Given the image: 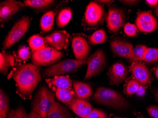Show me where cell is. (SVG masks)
<instances>
[{"label":"cell","instance_id":"obj_18","mask_svg":"<svg viewBox=\"0 0 158 118\" xmlns=\"http://www.w3.org/2000/svg\"><path fill=\"white\" fill-rule=\"evenodd\" d=\"M47 118H73L67 107L55 101L48 115Z\"/></svg>","mask_w":158,"mask_h":118},{"label":"cell","instance_id":"obj_6","mask_svg":"<svg viewBox=\"0 0 158 118\" xmlns=\"http://www.w3.org/2000/svg\"><path fill=\"white\" fill-rule=\"evenodd\" d=\"M64 53L52 47L34 51L31 55L32 63L39 66H48L56 63L63 57Z\"/></svg>","mask_w":158,"mask_h":118},{"label":"cell","instance_id":"obj_42","mask_svg":"<svg viewBox=\"0 0 158 118\" xmlns=\"http://www.w3.org/2000/svg\"><path fill=\"white\" fill-rule=\"evenodd\" d=\"M153 94H154V97L156 101L158 102V90H155L153 91Z\"/></svg>","mask_w":158,"mask_h":118},{"label":"cell","instance_id":"obj_14","mask_svg":"<svg viewBox=\"0 0 158 118\" xmlns=\"http://www.w3.org/2000/svg\"><path fill=\"white\" fill-rule=\"evenodd\" d=\"M131 72L133 77L141 86L146 87L151 81V75L148 67L141 62L133 63L131 66Z\"/></svg>","mask_w":158,"mask_h":118},{"label":"cell","instance_id":"obj_30","mask_svg":"<svg viewBox=\"0 0 158 118\" xmlns=\"http://www.w3.org/2000/svg\"><path fill=\"white\" fill-rule=\"evenodd\" d=\"M158 61V49L146 48L143 54L142 61L149 63H152Z\"/></svg>","mask_w":158,"mask_h":118},{"label":"cell","instance_id":"obj_27","mask_svg":"<svg viewBox=\"0 0 158 118\" xmlns=\"http://www.w3.org/2000/svg\"><path fill=\"white\" fill-rule=\"evenodd\" d=\"M107 39L106 32L103 28L98 29L89 36V40L91 45L104 43Z\"/></svg>","mask_w":158,"mask_h":118},{"label":"cell","instance_id":"obj_10","mask_svg":"<svg viewBox=\"0 0 158 118\" xmlns=\"http://www.w3.org/2000/svg\"><path fill=\"white\" fill-rule=\"evenodd\" d=\"M135 22L141 32L152 33L158 27V21L151 11H139Z\"/></svg>","mask_w":158,"mask_h":118},{"label":"cell","instance_id":"obj_8","mask_svg":"<svg viewBox=\"0 0 158 118\" xmlns=\"http://www.w3.org/2000/svg\"><path fill=\"white\" fill-rule=\"evenodd\" d=\"M103 7L95 2H91L86 7L84 21L89 27L97 26L103 22L105 18Z\"/></svg>","mask_w":158,"mask_h":118},{"label":"cell","instance_id":"obj_5","mask_svg":"<svg viewBox=\"0 0 158 118\" xmlns=\"http://www.w3.org/2000/svg\"><path fill=\"white\" fill-rule=\"evenodd\" d=\"M31 19L29 17H22L13 25L2 43V50L8 49L19 41L30 28Z\"/></svg>","mask_w":158,"mask_h":118},{"label":"cell","instance_id":"obj_20","mask_svg":"<svg viewBox=\"0 0 158 118\" xmlns=\"http://www.w3.org/2000/svg\"><path fill=\"white\" fill-rule=\"evenodd\" d=\"M73 85L75 94L79 98L85 99L93 94L92 87L88 84L80 81H74Z\"/></svg>","mask_w":158,"mask_h":118},{"label":"cell","instance_id":"obj_13","mask_svg":"<svg viewBox=\"0 0 158 118\" xmlns=\"http://www.w3.org/2000/svg\"><path fill=\"white\" fill-rule=\"evenodd\" d=\"M70 34L66 31H56L45 38L48 45L56 49H65L69 46Z\"/></svg>","mask_w":158,"mask_h":118},{"label":"cell","instance_id":"obj_7","mask_svg":"<svg viewBox=\"0 0 158 118\" xmlns=\"http://www.w3.org/2000/svg\"><path fill=\"white\" fill-rule=\"evenodd\" d=\"M87 70L84 80L95 77L103 71L106 65V57L102 49L96 51L87 60Z\"/></svg>","mask_w":158,"mask_h":118},{"label":"cell","instance_id":"obj_25","mask_svg":"<svg viewBox=\"0 0 158 118\" xmlns=\"http://www.w3.org/2000/svg\"><path fill=\"white\" fill-rule=\"evenodd\" d=\"M56 97L64 104H69L75 97V93L71 89H56L55 92Z\"/></svg>","mask_w":158,"mask_h":118},{"label":"cell","instance_id":"obj_29","mask_svg":"<svg viewBox=\"0 0 158 118\" xmlns=\"http://www.w3.org/2000/svg\"><path fill=\"white\" fill-rule=\"evenodd\" d=\"M147 47L144 45H139L134 48L130 56L128 59L129 63H133L142 61L143 55Z\"/></svg>","mask_w":158,"mask_h":118},{"label":"cell","instance_id":"obj_16","mask_svg":"<svg viewBox=\"0 0 158 118\" xmlns=\"http://www.w3.org/2000/svg\"><path fill=\"white\" fill-rule=\"evenodd\" d=\"M69 108L81 118L87 117L92 110L90 103L83 99L75 96L68 104Z\"/></svg>","mask_w":158,"mask_h":118},{"label":"cell","instance_id":"obj_12","mask_svg":"<svg viewBox=\"0 0 158 118\" xmlns=\"http://www.w3.org/2000/svg\"><path fill=\"white\" fill-rule=\"evenodd\" d=\"M128 71L126 65L121 62L113 64L109 70L108 77L111 85H118L127 80L128 77Z\"/></svg>","mask_w":158,"mask_h":118},{"label":"cell","instance_id":"obj_40","mask_svg":"<svg viewBox=\"0 0 158 118\" xmlns=\"http://www.w3.org/2000/svg\"><path fill=\"white\" fill-rule=\"evenodd\" d=\"M27 118H43L40 115L37 114L35 112H31L29 114H28V117Z\"/></svg>","mask_w":158,"mask_h":118},{"label":"cell","instance_id":"obj_32","mask_svg":"<svg viewBox=\"0 0 158 118\" xmlns=\"http://www.w3.org/2000/svg\"><path fill=\"white\" fill-rule=\"evenodd\" d=\"M8 118H27L28 114L23 106H20L16 109H11L9 112Z\"/></svg>","mask_w":158,"mask_h":118},{"label":"cell","instance_id":"obj_38","mask_svg":"<svg viewBox=\"0 0 158 118\" xmlns=\"http://www.w3.org/2000/svg\"><path fill=\"white\" fill-rule=\"evenodd\" d=\"M145 87L143 86H141L140 85V87L138 88V90L137 92H136V94L138 96L140 97H143L145 95Z\"/></svg>","mask_w":158,"mask_h":118},{"label":"cell","instance_id":"obj_2","mask_svg":"<svg viewBox=\"0 0 158 118\" xmlns=\"http://www.w3.org/2000/svg\"><path fill=\"white\" fill-rule=\"evenodd\" d=\"M92 99L98 104L118 110H125L130 106L128 101L122 94L118 91L104 87L97 88Z\"/></svg>","mask_w":158,"mask_h":118},{"label":"cell","instance_id":"obj_26","mask_svg":"<svg viewBox=\"0 0 158 118\" xmlns=\"http://www.w3.org/2000/svg\"><path fill=\"white\" fill-rule=\"evenodd\" d=\"M8 96L2 89L0 91V118H6L10 111Z\"/></svg>","mask_w":158,"mask_h":118},{"label":"cell","instance_id":"obj_36","mask_svg":"<svg viewBox=\"0 0 158 118\" xmlns=\"http://www.w3.org/2000/svg\"><path fill=\"white\" fill-rule=\"evenodd\" d=\"M147 113L151 118H158V106L151 105L147 108Z\"/></svg>","mask_w":158,"mask_h":118},{"label":"cell","instance_id":"obj_31","mask_svg":"<svg viewBox=\"0 0 158 118\" xmlns=\"http://www.w3.org/2000/svg\"><path fill=\"white\" fill-rule=\"evenodd\" d=\"M140 84L135 79L129 80L126 84L125 92L127 96H131L135 93L140 87Z\"/></svg>","mask_w":158,"mask_h":118},{"label":"cell","instance_id":"obj_11","mask_svg":"<svg viewBox=\"0 0 158 118\" xmlns=\"http://www.w3.org/2000/svg\"><path fill=\"white\" fill-rule=\"evenodd\" d=\"M126 19V11L123 9L110 8L106 18L108 29L112 32H118L124 25Z\"/></svg>","mask_w":158,"mask_h":118},{"label":"cell","instance_id":"obj_17","mask_svg":"<svg viewBox=\"0 0 158 118\" xmlns=\"http://www.w3.org/2000/svg\"><path fill=\"white\" fill-rule=\"evenodd\" d=\"M110 47L115 55L127 59L130 56L134 48L131 43L117 39L112 40L110 42Z\"/></svg>","mask_w":158,"mask_h":118},{"label":"cell","instance_id":"obj_46","mask_svg":"<svg viewBox=\"0 0 158 118\" xmlns=\"http://www.w3.org/2000/svg\"><path fill=\"white\" fill-rule=\"evenodd\" d=\"M143 118V117H139V118Z\"/></svg>","mask_w":158,"mask_h":118},{"label":"cell","instance_id":"obj_21","mask_svg":"<svg viewBox=\"0 0 158 118\" xmlns=\"http://www.w3.org/2000/svg\"><path fill=\"white\" fill-rule=\"evenodd\" d=\"M15 63L14 56L8 53L1 52L0 54V71L3 74L8 72L9 69L13 67Z\"/></svg>","mask_w":158,"mask_h":118},{"label":"cell","instance_id":"obj_41","mask_svg":"<svg viewBox=\"0 0 158 118\" xmlns=\"http://www.w3.org/2000/svg\"><path fill=\"white\" fill-rule=\"evenodd\" d=\"M98 2H100V3H102L103 4H106V5H108L110 4V3H111L112 2V1H109V0H102V1H97Z\"/></svg>","mask_w":158,"mask_h":118},{"label":"cell","instance_id":"obj_3","mask_svg":"<svg viewBox=\"0 0 158 118\" xmlns=\"http://www.w3.org/2000/svg\"><path fill=\"white\" fill-rule=\"evenodd\" d=\"M55 93L46 86L40 88L31 104V111L47 118L48 114L55 101Z\"/></svg>","mask_w":158,"mask_h":118},{"label":"cell","instance_id":"obj_9","mask_svg":"<svg viewBox=\"0 0 158 118\" xmlns=\"http://www.w3.org/2000/svg\"><path fill=\"white\" fill-rule=\"evenodd\" d=\"M25 7L23 3L15 0L1 2L0 3V23L2 27Z\"/></svg>","mask_w":158,"mask_h":118},{"label":"cell","instance_id":"obj_43","mask_svg":"<svg viewBox=\"0 0 158 118\" xmlns=\"http://www.w3.org/2000/svg\"><path fill=\"white\" fill-rule=\"evenodd\" d=\"M154 12V14H155V15H156V16L158 18V6H157V7H156V8H155Z\"/></svg>","mask_w":158,"mask_h":118},{"label":"cell","instance_id":"obj_33","mask_svg":"<svg viewBox=\"0 0 158 118\" xmlns=\"http://www.w3.org/2000/svg\"><path fill=\"white\" fill-rule=\"evenodd\" d=\"M124 31L125 33L130 37H134L137 35L138 28L134 24L127 23L124 26Z\"/></svg>","mask_w":158,"mask_h":118},{"label":"cell","instance_id":"obj_4","mask_svg":"<svg viewBox=\"0 0 158 118\" xmlns=\"http://www.w3.org/2000/svg\"><path fill=\"white\" fill-rule=\"evenodd\" d=\"M87 60L65 59L45 69L43 72V77L46 79L73 73L78 71L81 66L87 64Z\"/></svg>","mask_w":158,"mask_h":118},{"label":"cell","instance_id":"obj_45","mask_svg":"<svg viewBox=\"0 0 158 118\" xmlns=\"http://www.w3.org/2000/svg\"><path fill=\"white\" fill-rule=\"evenodd\" d=\"M113 118H122V117H117V116H115V117H113Z\"/></svg>","mask_w":158,"mask_h":118},{"label":"cell","instance_id":"obj_1","mask_svg":"<svg viewBox=\"0 0 158 118\" xmlns=\"http://www.w3.org/2000/svg\"><path fill=\"white\" fill-rule=\"evenodd\" d=\"M40 68L33 63L19 65L11 72V78L15 81L17 91L24 99H30L39 83L41 81Z\"/></svg>","mask_w":158,"mask_h":118},{"label":"cell","instance_id":"obj_28","mask_svg":"<svg viewBox=\"0 0 158 118\" xmlns=\"http://www.w3.org/2000/svg\"><path fill=\"white\" fill-rule=\"evenodd\" d=\"M28 45L33 53L46 47L44 39L39 35L31 36L28 40Z\"/></svg>","mask_w":158,"mask_h":118},{"label":"cell","instance_id":"obj_37","mask_svg":"<svg viewBox=\"0 0 158 118\" xmlns=\"http://www.w3.org/2000/svg\"><path fill=\"white\" fill-rule=\"evenodd\" d=\"M145 3L152 8H156L158 5V0H146Z\"/></svg>","mask_w":158,"mask_h":118},{"label":"cell","instance_id":"obj_24","mask_svg":"<svg viewBox=\"0 0 158 118\" xmlns=\"http://www.w3.org/2000/svg\"><path fill=\"white\" fill-rule=\"evenodd\" d=\"M72 17V11L69 8L62 9L58 12L56 19L57 26L59 28L65 26L68 24Z\"/></svg>","mask_w":158,"mask_h":118},{"label":"cell","instance_id":"obj_34","mask_svg":"<svg viewBox=\"0 0 158 118\" xmlns=\"http://www.w3.org/2000/svg\"><path fill=\"white\" fill-rule=\"evenodd\" d=\"M19 57L22 60H27L30 58V51L29 48L26 45H21L18 50Z\"/></svg>","mask_w":158,"mask_h":118},{"label":"cell","instance_id":"obj_22","mask_svg":"<svg viewBox=\"0 0 158 118\" xmlns=\"http://www.w3.org/2000/svg\"><path fill=\"white\" fill-rule=\"evenodd\" d=\"M55 12L53 10L47 11L42 16L40 21V27L42 32L47 33L52 30Z\"/></svg>","mask_w":158,"mask_h":118},{"label":"cell","instance_id":"obj_23","mask_svg":"<svg viewBox=\"0 0 158 118\" xmlns=\"http://www.w3.org/2000/svg\"><path fill=\"white\" fill-rule=\"evenodd\" d=\"M49 84L56 89H71L72 82L68 76H56L50 81Z\"/></svg>","mask_w":158,"mask_h":118},{"label":"cell","instance_id":"obj_39","mask_svg":"<svg viewBox=\"0 0 158 118\" xmlns=\"http://www.w3.org/2000/svg\"><path fill=\"white\" fill-rule=\"evenodd\" d=\"M120 2L121 3H123V4H125V5H128V6H132V5H135L136 4L137 2H139V1H120Z\"/></svg>","mask_w":158,"mask_h":118},{"label":"cell","instance_id":"obj_44","mask_svg":"<svg viewBox=\"0 0 158 118\" xmlns=\"http://www.w3.org/2000/svg\"><path fill=\"white\" fill-rule=\"evenodd\" d=\"M155 76H156V78L158 79V66L156 68V71H155Z\"/></svg>","mask_w":158,"mask_h":118},{"label":"cell","instance_id":"obj_35","mask_svg":"<svg viewBox=\"0 0 158 118\" xmlns=\"http://www.w3.org/2000/svg\"><path fill=\"white\" fill-rule=\"evenodd\" d=\"M85 118H107V116L106 113L102 110L94 108L89 115Z\"/></svg>","mask_w":158,"mask_h":118},{"label":"cell","instance_id":"obj_19","mask_svg":"<svg viewBox=\"0 0 158 118\" xmlns=\"http://www.w3.org/2000/svg\"><path fill=\"white\" fill-rule=\"evenodd\" d=\"M56 2L54 0H25L23 3L26 7H30L39 12L45 11L51 8Z\"/></svg>","mask_w":158,"mask_h":118},{"label":"cell","instance_id":"obj_15","mask_svg":"<svg viewBox=\"0 0 158 118\" xmlns=\"http://www.w3.org/2000/svg\"><path fill=\"white\" fill-rule=\"evenodd\" d=\"M72 46L76 60H86L89 55L90 48L84 37L81 35L73 36L72 39Z\"/></svg>","mask_w":158,"mask_h":118}]
</instances>
